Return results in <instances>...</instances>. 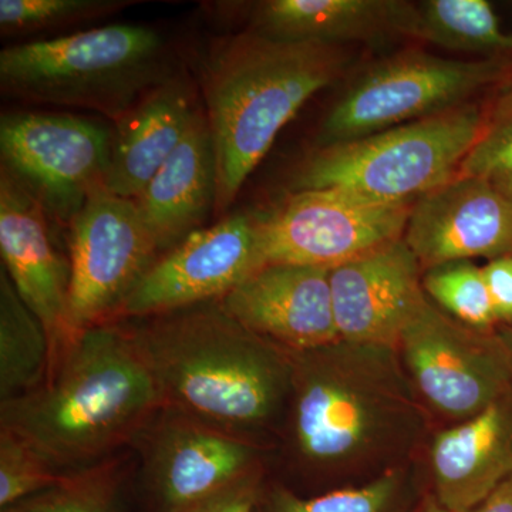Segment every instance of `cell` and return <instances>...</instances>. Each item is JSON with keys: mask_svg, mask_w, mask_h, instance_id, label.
I'll use <instances>...</instances> for the list:
<instances>
[{"mask_svg": "<svg viewBox=\"0 0 512 512\" xmlns=\"http://www.w3.org/2000/svg\"><path fill=\"white\" fill-rule=\"evenodd\" d=\"M163 407L150 370L117 320L77 335L35 392L0 403V429L66 474L131 447Z\"/></svg>", "mask_w": 512, "mask_h": 512, "instance_id": "cell-1", "label": "cell"}, {"mask_svg": "<svg viewBox=\"0 0 512 512\" xmlns=\"http://www.w3.org/2000/svg\"><path fill=\"white\" fill-rule=\"evenodd\" d=\"M164 407L244 437L291 389V352L232 318L220 301L121 320Z\"/></svg>", "mask_w": 512, "mask_h": 512, "instance_id": "cell-2", "label": "cell"}, {"mask_svg": "<svg viewBox=\"0 0 512 512\" xmlns=\"http://www.w3.org/2000/svg\"><path fill=\"white\" fill-rule=\"evenodd\" d=\"M346 66L342 46L271 39L249 30L215 47L202 94L217 161V214L231 207L285 124Z\"/></svg>", "mask_w": 512, "mask_h": 512, "instance_id": "cell-3", "label": "cell"}, {"mask_svg": "<svg viewBox=\"0 0 512 512\" xmlns=\"http://www.w3.org/2000/svg\"><path fill=\"white\" fill-rule=\"evenodd\" d=\"M175 74L170 43L143 25L101 26L0 52L3 96L92 110L114 123Z\"/></svg>", "mask_w": 512, "mask_h": 512, "instance_id": "cell-4", "label": "cell"}, {"mask_svg": "<svg viewBox=\"0 0 512 512\" xmlns=\"http://www.w3.org/2000/svg\"><path fill=\"white\" fill-rule=\"evenodd\" d=\"M474 103L319 147L293 175L292 192L339 190L384 202L416 201L457 177L485 127Z\"/></svg>", "mask_w": 512, "mask_h": 512, "instance_id": "cell-5", "label": "cell"}, {"mask_svg": "<svg viewBox=\"0 0 512 512\" xmlns=\"http://www.w3.org/2000/svg\"><path fill=\"white\" fill-rule=\"evenodd\" d=\"M507 67L500 57L456 60L420 52L390 57L357 80L329 111L320 127L319 146L457 109L500 80Z\"/></svg>", "mask_w": 512, "mask_h": 512, "instance_id": "cell-6", "label": "cell"}, {"mask_svg": "<svg viewBox=\"0 0 512 512\" xmlns=\"http://www.w3.org/2000/svg\"><path fill=\"white\" fill-rule=\"evenodd\" d=\"M113 141L106 124L76 114L10 111L0 120L2 170L69 227L103 187Z\"/></svg>", "mask_w": 512, "mask_h": 512, "instance_id": "cell-7", "label": "cell"}, {"mask_svg": "<svg viewBox=\"0 0 512 512\" xmlns=\"http://www.w3.org/2000/svg\"><path fill=\"white\" fill-rule=\"evenodd\" d=\"M414 201L384 202L339 190L293 191L261 214L259 259L266 265L332 269L403 239Z\"/></svg>", "mask_w": 512, "mask_h": 512, "instance_id": "cell-8", "label": "cell"}, {"mask_svg": "<svg viewBox=\"0 0 512 512\" xmlns=\"http://www.w3.org/2000/svg\"><path fill=\"white\" fill-rule=\"evenodd\" d=\"M160 256L136 200L94 190L70 225L66 346L84 330L117 322Z\"/></svg>", "mask_w": 512, "mask_h": 512, "instance_id": "cell-9", "label": "cell"}, {"mask_svg": "<svg viewBox=\"0 0 512 512\" xmlns=\"http://www.w3.org/2000/svg\"><path fill=\"white\" fill-rule=\"evenodd\" d=\"M160 512H177L256 473L245 437L163 407L131 444Z\"/></svg>", "mask_w": 512, "mask_h": 512, "instance_id": "cell-10", "label": "cell"}, {"mask_svg": "<svg viewBox=\"0 0 512 512\" xmlns=\"http://www.w3.org/2000/svg\"><path fill=\"white\" fill-rule=\"evenodd\" d=\"M259 221L261 214L228 215L161 255L128 296L117 320L220 301L261 269Z\"/></svg>", "mask_w": 512, "mask_h": 512, "instance_id": "cell-11", "label": "cell"}, {"mask_svg": "<svg viewBox=\"0 0 512 512\" xmlns=\"http://www.w3.org/2000/svg\"><path fill=\"white\" fill-rule=\"evenodd\" d=\"M399 346L420 392L447 416L473 419L507 396L511 369L505 353L451 322L427 299Z\"/></svg>", "mask_w": 512, "mask_h": 512, "instance_id": "cell-12", "label": "cell"}, {"mask_svg": "<svg viewBox=\"0 0 512 512\" xmlns=\"http://www.w3.org/2000/svg\"><path fill=\"white\" fill-rule=\"evenodd\" d=\"M335 345L291 352L293 434L299 453L311 463L352 456L370 443L382 423V400L348 376Z\"/></svg>", "mask_w": 512, "mask_h": 512, "instance_id": "cell-13", "label": "cell"}, {"mask_svg": "<svg viewBox=\"0 0 512 512\" xmlns=\"http://www.w3.org/2000/svg\"><path fill=\"white\" fill-rule=\"evenodd\" d=\"M404 242L433 269L512 254V200L487 180L457 175L414 201Z\"/></svg>", "mask_w": 512, "mask_h": 512, "instance_id": "cell-14", "label": "cell"}, {"mask_svg": "<svg viewBox=\"0 0 512 512\" xmlns=\"http://www.w3.org/2000/svg\"><path fill=\"white\" fill-rule=\"evenodd\" d=\"M420 264L404 239L330 271L333 313L340 340L396 348L426 302Z\"/></svg>", "mask_w": 512, "mask_h": 512, "instance_id": "cell-15", "label": "cell"}, {"mask_svg": "<svg viewBox=\"0 0 512 512\" xmlns=\"http://www.w3.org/2000/svg\"><path fill=\"white\" fill-rule=\"evenodd\" d=\"M241 325L289 352L340 342L329 269L266 265L220 299Z\"/></svg>", "mask_w": 512, "mask_h": 512, "instance_id": "cell-16", "label": "cell"}, {"mask_svg": "<svg viewBox=\"0 0 512 512\" xmlns=\"http://www.w3.org/2000/svg\"><path fill=\"white\" fill-rule=\"evenodd\" d=\"M47 222L49 217L39 201L2 170L0 252L3 268L22 301L47 330L52 345V372L66 346L72 268L70 261L56 251Z\"/></svg>", "mask_w": 512, "mask_h": 512, "instance_id": "cell-17", "label": "cell"}, {"mask_svg": "<svg viewBox=\"0 0 512 512\" xmlns=\"http://www.w3.org/2000/svg\"><path fill=\"white\" fill-rule=\"evenodd\" d=\"M200 109L194 86L183 74H175L146 94L116 123L103 187L137 200L187 136Z\"/></svg>", "mask_w": 512, "mask_h": 512, "instance_id": "cell-18", "label": "cell"}, {"mask_svg": "<svg viewBox=\"0 0 512 512\" xmlns=\"http://www.w3.org/2000/svg\"><path fill=\"white\" fill-rule=\"evenodd\" d=\"M217 190L214 143L201 107L187 136L136 200L161 255L204 228Z\"/></svg>", "mask_w": 512, "mask_h": 512, "instance_id": "cell-19", "label": "cell"}, {"mask_svg": "<svg viewBox=\"0 0 512 512\" xmlns=\"http://www.w3.org/2000/svg\"><path fill=\"white\" fill-rule=\"evenodd\" d=\"M433 470L441 507L470 512L512 477V400L504 396L434 441Z\"/></svg>", "mask_w": 512, "mask_h": 512, "instance_id": "cell-20", "label": "cell"}, {"mask_svg": "<svg viewBox=\"0 0 512 512\" xmlns=\"http://www.w3.org/2000/svg\"><path fill=\"white\" fill-rule=\"evenodd\" d=\"M406 5L399 0H266L252 6L248 30L289 42H373L402 35Z\"/></svg>", "mask_w": 512, "mask_h": 512, "instance_id": "cell-21", "label": "cell"}, {"mask_svg": "<svg viewBox=\"0 0 512 512\" xmlns=\"http://www.w3.org/2000/svg\"><path fill=\"white\" fill-rule=\"evenodd\" d=\"M402 35L458 52L512 53V35L501 28L487 0L407 2Z\"/></svg>", "mask_w": 512, "mask_h": 512, "instance_id": "cell-22", "label": "cell"}, {"mask_svg": "<svg viewBox=\"0 0 512 512\" xmlns=\"http://www.w3.org/2000/svg\"><path fill=\"white\" fill-rule=\"evenodd\" d=\"M52 345L40 319L0 269V403L35 392L46 383Z\"/></svg>", "mask_w": 512, "mask_h": 512, "instance_id": "cell-23", "label": "cell"}, {"mask_svg": "<svg viewBox=\"0 0 512 512\" xmlns=\"http://www.w3.org/2000/svg\"><path fill=\"white\" fill-rule=\"evenodd\" d=\"M127 457L114 454L83 470L64 474L53 487L2 512H119Z\"/></svg>", "mask_w": 512, "mask_h": 512, "instance_id": "cell-24", "label": "cell"}, {"mask_svg": "<svg viewBox=\"0 0 512 512\" xmlns=\"http://www.w3.org/2000/svg\"><path fill=\"white\" fill-rule=\"evenodd\" d=\"M133 0H0L3 37H25L69 29L114 15Z\"/></svg>", "mask_w": 512, "mask_h": 512, "instance_id": "cell-25", "label": "cell"}, {"mask_svg": "<svg viewBox=\"0 0 512 512\" xmlns=\"http://www.w3.org/2000/svg\"><path fill=\"white\" fill-rule=\"evenodd\" d=\"M424 289L456 318L474 328H488L495 312L483 268L468 261L451 262L430 269Z\"/></svg>", "mask_w": 512, "mask_h": 512, "instance_id": "cell-26", "label": "cell"}, {"mask_svg": "<svg viewBox=\"0 0 512 512\" xmlns=\"http://www.w3.org/2000/svg\"><path fill=\"white\" fill-rule=\"evenodd\" d=\"M457 175L483 178L512 200V86L491 110L483 134Z\"/></svg>", "mask_w": 512, "mask_h": 512, "instance_id": "cell-27", "label": "cell"}, {"mask_svg": "<svg viewBox=\"0 0 512 512\" xmlns=\"http://www.w3.org/2000/svg\"><path fill=\"white\" fill-rule=\"evenodd\" d=\"M67 474V473H66ZM64 474L46 463L25 441L0 429V507L2 510L59 483Z\"/></svg>", "mask_w": 512, "mask_h": 512, "instance_id": "cell-28", "label": "cell"}, {"mask_svg": "<svg viewBox=\"0 0 512 512\" xmlns=\"http://www.w3.org/2000/svg\"><path fill=\"white\" fill-rule=\"evenodd\" d=\"M396 490L393 474L355 490H339L320 497H296L289 491L275 490L268 501L271 512H383Z\"/></svg>", "mask_w": 512, "mask_h": 512, "instance_id": "cell-29", "label": "cell"}, {"mask_svg": "<svg viewBox=\"0 0 512 512\" xmlns=\"http://www.w3.org/2000/svg\"><path fill=\"white\" fill-rule=\"evenodd\" d=\"M258 497V473L249 474L211 497L177 512H254Z\"/></svg>", "mask_w": 512, "mask_h": 512, "instance_id": "cell-30", "label": "cell"}, {"mask_svg": "<svg viewBox=\"0 0 512 512\" xmlns=\"http://www.w3.org/2000/svg\"><path fill=\"white\" fill-rule=\"evenodd\" d=\"M483 271L495 318L512 320V256L493 259Z\"/></svg>", "mask_w": 512, "mask_h": 512, "instance_id": "cell-31", "label": "cell"}, {"mask_svg": "<svg viewBox=\"0 0 512 512\" xmlns=\"http://www.w3.org/2000/svg\"><path fill=\"white\" fill-rule=\"evenodd\" d=\"M470 512H512V477L501 484L483 504Z\"/></svg>", "mask_w": 512, "mask_h": 512, "instance_id": "cell-32", "label": "cell"}, {"mask_svg": "<svg viewBox=\"0 0 512 512\" xmlns=\"http://www.w3.org/2000/svg\"><path fill=\"white\" fill-rule=\"evenodd\" d=\"M504 348L505 356H507L508 365H510V369L512 372V335L510 336V338H507V340H505Z\"/></svg>", "mask_w": 512, "mask_h": 512, "instance_id": "cell-33", "label": "cell"}, {"mask_svg": "<svg viewBox=\"0 0 512 512\" xmlns=\"http://www.w3.org/2000/svg\"><path fill=\"white\" fill-rule=\"evenodd\" d=\"M427 512H451V511H448L446 510V508L444 507H439V505H431V507L429 508V510H427Z\"/></svg>", "mask_w": 512, "mask_h": 512, "instance_id": "cell-34", "label": "cell"}, {"mask_svg": "<svg viewBox=\"0 0 512 512\" xmlns=\"http://www.w3.org/2000/svg\"><path fill=\"white\" fill-rule=\"evenodd\" d=\"M511 86H512V84H511Z\"/></svg>", "mask_w": 512, "mask_h": 512, "instance_id": "cell-35", "label": "cell"}]
</instances>
